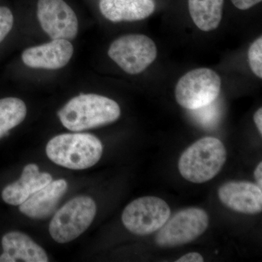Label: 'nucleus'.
Returning a JSON list of instances; mask_svg holds the SVG:
<instances>
[{"instance_id":"nucleus-1","label":"nucleus","mask_w":262,"mask_h":262,"mask_svg":"<svg viewBox=\"0 0 262 262\" xmlns=\"http://www.w3.org/2000/svg\"><path fill=\"white\" fill-rule=\"evenodd\" d=\"M116 101L97 94H82L71 99L58 112L63 126L72 131H82L108 125L120 117Z\"/></svg>"},{"instance_id":"nucleus-2","label":"nucleus","mask_w":262,"mask_h":262,"mask_svg":"<svg viewBox=\"0 0 262 262\" xmlns=\"http://www.w3.org/2000/svg\"><path fill=\"white\" fill-rule=\"evenodd\" d=\"M103 145L90 134H65L55 136L46 146V154L56 165L72 170L94 166L101 159Z\"/></svg>"},{"instance_id":"nucleus-3","label":"nucleus","mask_w":262,"mask_h":262,"mask_svg":"<svg viewBox=\"0 0 262 262\" xmlns=\"http://www.w3.org/2000/svg\"><path fill=\"white\" fill-rule=\"evenodd\" d=\"M227 160L223 143L214 137L196 141L183 152L179 170L183 178L196 184L211 180L220 173Z\"/></svg>"},{"instance_id":"nucleus-4","label":"nucleus","mask_w":262,"mask_h":262,"mask_svg":"<svg viewBox=\"0 0 262 262\" xmlns=\"http://www.w3.org/2000/svg\"><path fill=\"white\" fill-rule=\"evenodd\" d=\"M96 214V203L89 196H79L61 207L49 226L52 238L58 244H67L87 230Z\"/></svg>"},{"instance_id":"nucleus-5","label":"nucleus","mask_w":262,"mask_h":262,"mask_svg":"<svg viewBox=\"0 0 262 262\" xmlns=\"http://www.w3.org/2000/svg\"><path fill=\"white\" fill-rule=\"evenodd\" d=\"M222 80L215 71L200 68L190 71L177 82L175 96L182 107L194 110L210 104L220 94Z\"/></svg>"},{"instance_id":"nucleus-6","label":"nucleus","mask_w":262,"mask_h":262,"mask_svg":"<svg viewBox=\"0 0 262 262\" xmlns=\"http://www.w3.org/2000/svg\"><path fill=\"white\" fill-rule=\"evenodd\" d=\"M158 51L154 41L144 34H127L115 39L108 51V56L124 72L138 75L156 59Z\"/></svg>"},{"instance_id":"nucleus-7","label":"nucleus","mask_w":262,"mask_h":262,"mask_svg":"<svg viewBox=\"0 0 262 262\" xmlns=\"http://www.w3.org/2000/svg\"><path fill=\"white\" fill-rule=\"evenodd\" d=\"M208 213L199 208L182 210L169 218L159 229L155 242L160 247L189 244L204 233L208 227Z\"/></svg>"},{"instance_id":"nucleus-8","label":"nucleus","mask_w":262,"mask_h":262,"mask_svg":"<svg viewBox=\"0 0 262 262\" xmlns=\"http://www.w3.org/2000/svg\"><path fill=\"white\" fill-rule=\"evenodd\" d=\"M170 213L166 202L157 196H146L125 207L122 221L132 233L146 235L159 230L170 218Z\"/></svg>"},{"instance_id":"nucleus-9","label":"nucleus","mask_w":262,"mask_h":262,"mask_svg":"<svg viewBox=\"0 0 262 262\" xmlns=\"http://www.w3.org/2000/svg\"><path fill=\"white\" fill-rule=\"evenodd\" d=\"M37 15L41 27L52 39L72 40L77 36V15L64 0H38Z\"/></svg>"},{"instance_id":"nucleus-10","label":"nucleus","mask_w":262,"mask_h":262,"mask_svg":"<svg viewBox=\"0 0 262 262\" xmlns=\"http://www.w3.org/2000/svg\"><path fill=\"white\" fill-rule=\"evenodd\" d=\"M221 202L230 209L246 214L262 211L261 188L249 182H229L218 190Z\"/></svg>"},{"instance_id":"nucleus-11","label":"nucleus","mask_w":262,"mask_h":262,"mask_svg":"<svg viewBox=\"0 0 262 262\" xmlns=\"http://www.w3.org/2000/svg\"><path fill=\"white\" fill-rule=\"evenodd\" d=\"M73 53V46L70 40L53 39L51 42L25 50L22 53V60L31 68L59 70L70 62Z\"/></svg>"},{"instance_id":"nucleus-12","label":"nucleus","mask_w":262,"mask_h":262,"mask_svg":"<svg viewBox=\"0 0 262 262\" xmlns=\"http://www.w3.org/2000/svg\"><path fill=\"white\" fill-rule=\"evenodd\" d=\"M67 182L58 179L45 186L19 206V211L29 218L42 220L56 211L58 203L67 190Z\"/></svg>"},{"instance_id":"nucleus-13","label":"nucleus","mask_w":262,"mask_h":262,"mask_svg":"<svg viewBox=\"0 0 262 262\" xmlns=\"http://www.w3.org/2000/svg\"><path fill=\"white\" fill-rule=\"evenodd\" d=\"M52 181L51 174L41 173L37 165L29 164L24 167L20 178L3 189L2 198L8 204L20 206Z\"/></svg>"},{"instance_id":"nucleus-14","label":"nucleus","mask_w":262,"mask_h":262,"mask_svg":"<svg viewBox=\"0 0 262 262\" xmlns=\"http://www.w3.org/2000/svg\"><path fill=\"white\" fill-rule=\"evenodd\" d=\"M3 253L1 262H47V253L27 234L11 232L2 239Z\"/></svg>"},{"instance_id":"nucleus-15","label":"nucleus","mask_w":262,"mask_h":262,"mask_svg":"<svg viewBox=\"0 0 262 262\" xmlns=\"http://www.w3.org/2000/svg\"><path fill=\"white\" fill-rule=\"evenodd\" d=\"M101 14L110 21H137L152 14L155 0H100Z\"/></svg>"},{"instance_id":"nucleus-16","label":"nucleus","mask_w":262,"mask_h":262,"mask_svg":"<svg viewBox=\"0 0 262 262\" xmlns=\"http://www.w3.org/2000/svg\"><path fill=\"white\" fill-rule=\"evenodd\" d=\"M225 0H188L193 22L203 32L218 28L223 16Z\"/></svg>"},{"instance_id":"nucleus-17","label":"nucleus","mask_w":262,"mask_h":262,"mask_svg":"<svg viewBox=\"0 0 262 262\" xmlns=\"http://www.w3.org/2000/svg\"><path fill=\"white\" fill-rule=\"evenodd\" d=\"M27 111L25 103L18 98L0 99V139L24 121Z\"/></svg>"},{"instance_id":"nucleus-18","label":"nucleus","mask_w":262,"mask_h":262,"mask_svg":"<svg viewBox=\"0 0 262 262\" xmlns=\"http://www.w3.org/2000/svg\"><path fill=\"white\" fill-rule=\"evenodd\" d=\"M191 111L195 121L206 129H212L216 126L220 118V106L215 101L203 107Z\"/></svg>"},{"instance_id":"nucleus-19","label":"nucleus","mask_w":262,"mask_h":262,"mask_svg":"<svg viewBox=\"0 0 262 262\" xmlns=\"http://www.w3.org/2000/svg\"><path fill=\"white\" fill-rule=\"evenodd\" d=\"M248 63L255 75L262 78V37H258L250 46Z\"/></svg>"},{"instance_id":"nucleus-20","label":"nucleus","mask_w":262,"mask_h":262,"mask_svg":"<svg viewBox=\"0 0 262 262\" xmlns=\"http://www.w3.org/2000/svg\"><path fill=\"white\" fill-rule=\"evenodd\" d=\"M13 15L7 7H0V43L4 40L13 28Z\"/></svg>"},{"instance_id":"nucleus-21","label":"nucleus","mask_w":262,"mask_h":262,"mask_svg":"<svg viewBox=\"0 0 262 262\" xmlns=\"http://www.w3.org/2000/svg\"><path fill=\"white\" fill-rule=\"evenodd\" d=\"M237 9L246 10L261 3V0H231Z\"/></svg>"},{"instance_id":"nucleus-22","label":"nucleus","mask_w":262,"mask_h":262,"mask_svg":"<svg viewBox=\"0 0 262 262\" xmlns=\"http://www.w3.org/2000/svg\"><path fill=\"white\" fill-rule=\"evenodd\" d=\"M177 262H203V256L199 253H189L177 259Z\"/></svg>"},{"instance_id":"nucleus-23","label":"nucleus","mask_w":262,"mask_h":262,"mask_svg":"<svg viewBox=\"0 0 262 262\" xmlns=\"http://www.w3.org/2000/svg\"><path fill=\"white\" fill-rule=\"evenodd\" d=\"M253 120H254L255 123H256V127H257L258 132L259 134H262V108H259L254 114L253 116Z\"/></svg>"},{"instance_id":"nucleus-24","label":"nucleus","mask_w":262,"mask_h":262,"mask_svg":"<svg viewBox=\"0 0 262 262\" xmlns=\"http://www.w3.org/2000/svg\"><path fill=\"white\" fill-rule=\"evenodd\" d=\"M255 179H256V182H257V185L258 187H262V163H259L258 166L256 167V170L254 172Z\"/></svg>"}]
</instances>
